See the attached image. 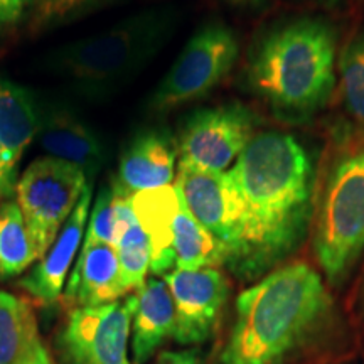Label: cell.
I'll use <instances>...</instances> for the list:
<instances>
[{
  "mask_svg": "<svg viewBox=\"0 0 364 364\" xmlns=\"http://www.w3.org/2000/svg\"><path fill=\"white\" fill-rule=\"evenodd\" d=\"M245 213V250L235 268L252 280L300 247L316 206L312 159L294 135L257 132L230 172Z\"/></svg>",
  "mask_w": 364,
  "mask_h": 364,
  "instance_id": "cell-1",
  "label": "cell"
},
{
  "mask_svg": "<svg viewBox=\"0 0 364 364\" xmlns=\"http://www.w3.org/2000/svg\"><path fill=\"white\" fill-rule=\"evenodd\" d=\"M332 299L304 262L267 273L236 299L220 364H285L324 329Z\"/></svg>",
  "mask_w": 364,
  "mask_h": 364,
  "instance_id": "cell-2",
  "label": "cell"
},
{
  "mask_svg": "<svg viewBox=\"0 0 364 364\" xmlns=\"http://www.w3.org/2000/svg\"><path fill=\"white\" fill-rule=\"evenodd\" d=\"M247 85L287 122H304L326 107L336 86V31L322 17L275 24L257 41Z\"/></svg>",
  "mask_w": 364,
  "mask_h": 364,
  "instance_id": "cell-3",
  "label": "cell"
},
{
  "mask_svg": "<svg viewBox=\"0 0 364 364\" xmlns=\"http://www.w3.org/2000/svg\"><path fill=\"white\" fill-rule=\"evenodd\" d=\"M176 24V12L169 9L139 12L110 29L61 46L48 66L81 97L107 98L157 56Z\"/></svg>",
  "mask_w": 364,
  "mask_h": 364,
  "instance_id": "cell-4",
  "label": "cell"
},
{
  "mask_svg": "<svg viewBox=\"0 0 364 364\" xmlns=\"http://www.w3.org/2000/svg\"><path fill=\"white\" fill-rule=\"evenodd\" d=\"M314 253L331 285L346 280L364 250V134L336 142L316 188Z\"/></svg>",
  "mask_w": 364,
  "mask_h": 364,
  "instance_id": "cell-5",
  "label": "cell"
},
{
  "mask_svg": "<svg viewBox=\"0 0 364 364\" xmlns=\"http://www.w3.org/2000/svg\"><path fill=\"white\" fill-rule=\"evenodd\" d=\"M88 186L85 172L61 159H38L27 167L16 194L38 260L56 240Z\"/></svg>",
  "mask_w": 364,
  "mask_h": 364,
  "instance_id": "cell-6",
  "label": "cell"
},
{
  "mask_svg": "<svg viewBox=\"0 0 364 364\" xmlns=\"http://www.w3.org/2000/svg\"><path fill=\"white\" fill-rule=\"evenodd\" d=\"M238 54V39L230 27L221 22L201 27L157 86L150 100V110L166 113L206 97L230 75Z\"/></svg>",
  "mask_w": 364,
  "mask_h": 364,
  "instance_id": "cell-7",
  "label": "cell"
},
{
  "mask_svg": "<svg viewBox=\"0 0 364 364\" xmlns=\"http://www.w3.org/2000/svg\"><path fill=\"white\" fill-rule=\"evenodd\" d=\"M135 302V294H129L105 306L73 309L58 338L65 364H132Z\"/></svg>",
  "mask_w": 364,
  "mask_h": 364,
  "instance_id": "cell-8",
  "label": "cell"
},
{
  "mask_svg": "<svg viewBox=\"0 0 364 364\" xmlns=\"http://www.w3.org/2000/svg\"><path fill=\"white\" fill-rule=\"evenodd\" d=\"M174 186L196 221L225 247L226 265L235 270L245 250V213L228 172L179 164Z\"/></svg>",
  "mask_w": 364,
  "mask_h": 364,
  "instance_id": "cell-9",
  "label": "cell"
},
{
  "mask_svg": "<svg viewBox=\"0 0 364 364\" xmlns=\"http://www.w3.org/2000/svg\"><path fill=\"white\" fill-rule=\"evenodd\" d=\"M255 115L241 105L198 110L179 135V164L209 172H225L253 139Z\"/></svg>",
  "mask_w": 364,
  "mask_h": 364,
  "instance_id": "cell-10",
  "label": "cell"
},
{
  "mask_svg": "<svg viewBox=\"0 0 364 364\" xmlns=\"http://www.w3.org/2000/svg\"><path fill=\"white\" fill-rule=\"evenodd\" d=\"M164 280L176 306L174 339L182 346H198L211 339L230 297V285L218 268L166 273Z\"/></svg>",
  "mask_w": 364,
  "mask_h": 364,
  "instance_id": "cell-11",
  "label": "cell"
},
{
  "mask_svg": "<svg viewBox=\"0 0 364 364\" xmlns=\"http://www.w3.org/2000/svg\"><path fill=\"white\" fill-rule=\"evenodd\" d=\"M91 204V186L81 194L78 204L73 209L61 231L53 241L33 270L19 282V285L43 306H53L63 295L68 272L78 253L83 233L88 221V211Z\"/></svg>",
  "mask_w": 364,
  "mask_h": 364,
  "instance_id": "cell-12",
  "label": "cell"
},
{
  "mask_svg": "<svg viewBox=\"0 0 364 364\" xmlns=\"http://www.w3.org/2000/svg\"><path fill=\"white\" fill-rule=\"evenodd\" d=\"M49 157L78 166L88 184L97 177L105 161V149L97 134L70 108L51 105L39 110L38 135Z\"/></svg>",
  "mask_w": 364,
  "mask_h": 364,
  "instance_id": "cell-13",
  "label": "cell"
},
{
  "mask_svg": "<svg viewBox=\"0 0 364 364\" xmlns=\"http://www.w3.org/2000/svg\"><path fill=\"white\" fill-rule=\"evenodd\" d=\"M63 295L71 309L105 306L129 295L117 250L107 243H85Z\"/></svg>",
  "mask_w": 364,
  "mask_h": 364,
  "instance_id": "cell-14",
  "label": "cell"
},
{
  "mask_svg": "<svg viewBox=\"0 0 364 364\" xmlns=\"http://www.w3.org/2000/svg\"><path fill=\"white\" fill-rule=\"evenodd\" d=\"M176 159L177 147L169 134L142 132L122 154L115 184L129 194L171 186L176 177Z\"/></svg>",
  "mask_w": 364,
  "mask_h": 364,
  "instance_id": "cell-15",
  "label": "cell"
},
{
  "mask_svg": "<svg viewBox=\"0 0 364 364\" xmlns=\"http://www.w3.org/2000/svg\"><path fill=\"white\" fill-rule=\"evenodd\" d=\"M132 317V353L135 364H145L167 339L174 338L176 306L164 279L152 277L135 292Z\"/></svg>",
  "mask_w": 364,
  "mask_h": 364,
  "instance_id": "cell-16",
  "label": "cell"
},
{
  "mask_svg": "<svg viewBox=\"0 0 364 364\" xmlns=\"http://www.w3.org/2000/svg\"><path fill=\"white\" fill-rule=\"evenodd\" d=\"M179 193L176 186L139 191L132 194V208L140 226L149 236L152 260L150 270L156 277L169 273L176 267L174 221L179 213Z\"/></svg>",
  "mask_w": 364,
  "mask_h": 364,
  "instance_id": "cell-17",
  "label": "cell"
},
{
  "mask_svg": "<svg viewBox=\"0 0 364 364\" xmlns=\"http://www.w3.org/2000/svg\"><path fill=\"white\" fill-rule=\"evenodd\" d=\"M39 129V108L24 88L0 80V144L12 167H19L24 150Z\"/></svg>",
  "mask_w": 364,
  "mask_h": 364,
  "instance_id": "cell-18",
  "label": "cell"
},
{
  "mask_svg": "<svg viewBox=\"0 0 364 364\" xmlns=\"http://www.w3.org/2000/svg\"><path fill=\"white\" fill-rule=\"evenodd\" d=\"M179 213L174 221L176 268L199 270L216 268L226 263V250L206 228L199 225L179 196Z\"/></svg>",
  "mask_w": 364,
  "mask_h": 364,
  "instance_id": "cell-19",
  "label": "cell"
},
{
  "mask_svg": "<svg viewBox=\"0 0 364 364\" xmlns=\"http://www.w3.org/2000/svg\"><path fill=\"white\" fill-rule=\"evenodd\" d=\"M38 339L33 306L17 295L0 292V364H22Z\"/></svg>",
  "mask_w": 364,
  "mask_h": 364,
  "instance_id": "cell-20",
  "label": "cell"
},
{
  "mask_svg": "<svg viewBox=\"0 0 364 364\" xmlns=\"http://www.w3.org/2000/svg\"><path fill=\"white\" fill-rule=\"evenodd\" d=\"M38 260L17 203L0 204V279H14Z\"/></svg>",
  "mask_w": 364,
  "mask_h": 364,
  "instance_id": "cell-21",
  "label": "cell"
},
{
  "mask_svg": "<svg viewBox=\"0 0 364 364\" xmlns=\"http://www.w3.org/2000/svg\"><path fill=\"white\" fill-rule=\"evenodd\" d=\"M339 91L346 112L364 125V27L339 54Z\"/></svg>",
  "mask_w": 364,
  "mask_h": 364,
  "instance_id": "cell-22",
  "label": "cell"
},
{
  "mask_svg": "<svg viewBox=\"0 0 364 364\" xmlns=\"http://www.w3.org/2000/svg\"><path fill=\"white\" fill-rule=\"evenodd\" d=\"M118 262H120L122 279H124L125 289L132 290L140 289L147 280L150 270V260H152V250H150L149 236L136 221L134 226L124 235L115 247Z\"/></svg>",
  "mask_w": 364,
  "mask_h": 364,
  "instance_id": "cell-23",
  "label": "cell"
},
{
  "mask_svg": "<svg viewBox=\"0 0 364 364\" xmlns=\"http://www.w3.org/2000/svg\"><path fill=\"white\" fill-rule=\"evenodd\" d=\"M117 218L115 203H113V189L103 188L100 191L93 211H91L90 225L86 228L85 243H107L115 245Z\"/></svg>",
  "mask_w": 364,
  "mask_h": 364,
  "instance_id": "cell-24",
  "label": "cell"
},
{
  "mask_svg": "<svg viewBox=\"0 0 364 364\" xmlns=\"http://www.w3.org/2000/svg\"><path fill=\"white\" fill-rule=\"evenodd\" d=\"M91 0H41L39 2V17L41 21L53 19V17L65 16V14L75 11Z\"/></svg>",
  "mask_w": 364,
  "mask_h": 364,
  "instance_id": "cell-25",
  "label": "cell"
},
{
  "mask_svg": "<svg viewBox=\"0 0 364 364\" xmlns=\"http://www.w3.org/2000/svg\"><path fill=\"white\" fill-rule=\"evenodd\" d=\"M17 186V169L11 166L9 159L0 144V203L11 198Z\"/></svg>",
  "mask_w": 364,
  "mask_h": 364,
  "instance_id": "cell-26",
  "label": "cell"
},
{
  "mask_svg": "<svg viewBox=\"0 0 364 364\" xmlns=\"http://www.w3.org/2000/svg\"><path fill=\"white\" fill-rule=\"evenodd\" d=\"M36 0H0V27H9L21 21L26 9Z\"/></svg>",
  "mask_w": 364,
  "mask_h": 364,
  "instance_id": "cell-27",
  "label": "cell"
},
{
  "mask_svg": "<svg viewBox=\"0 0 364 364\" xmlns=\"http://www.w3.org/2000/svg\"><path fill=\"white\" fill-rule=\"evenodd\" d=\"M156 364H204V359L199 349H184L161 353Z\"/></svg>",
  "mask_w": 364,
  "mask_h": 364,
  "instance_id": "cell-28",
  "label": "cell"
},
{
  "mask_svg": "<svg viewBox=\"0 0 364 364\" xmlns=\"http://www.w3.org/2000/svg\"><path fill=\"white\" fill-rule=\"evenodd\" d=\"M22 364H56L53 361L51 354H49L48 349H46V346L43 344V341L41 338L36 341L33 348H31V351L27 353V356Z\"/></svg>",
  "mask_w": 364,
  "mask_h": 364,
  "instance_id": "cell-29",
  "label": "cell"
},
{
  "mask_svg": "<svg viewBox=\"0 0 364 364\" xmlns=\"http://www.w3.org/2000/svg\"><path fill=\"white\" fill-rule=\"evenodd\" d=\"M226 2L233 4V6H243V7H257L262 6L265 0H226Z\"/></svg>",
  "mask_w": 364,
  "mask_h": 364,
  "instance_id": "cell-30",
  "label": "cell"
},
{
  "mask_svg": "<svg viewBox=\"0 0 364 364\" xmlns=\"http://www.w3.org/2000/svg\"><path fill=\"white\" fill-rule=\"evenodd\" d=\"M322 2H339V0H322Z\"/></svg>",
  "mask_w": 364,
  "mask_h": 364,
  "instance_id": "cell-31",
  "label": "cell"
},
{
  "mask_svg": "<svg viewBox=\"0 0 364 364\" xmlns=\"http://www.w3.org/2000/svg\"><path fill=\"white\" fill-rule=\"evenodd\" d=\"M363 297H364V294H363Z\"/></svg>",
  "mask_w": 364,
  "mask_h": 364,
  "instance_id": "cell-32",
  "label": "cell"
}]
</instances>
